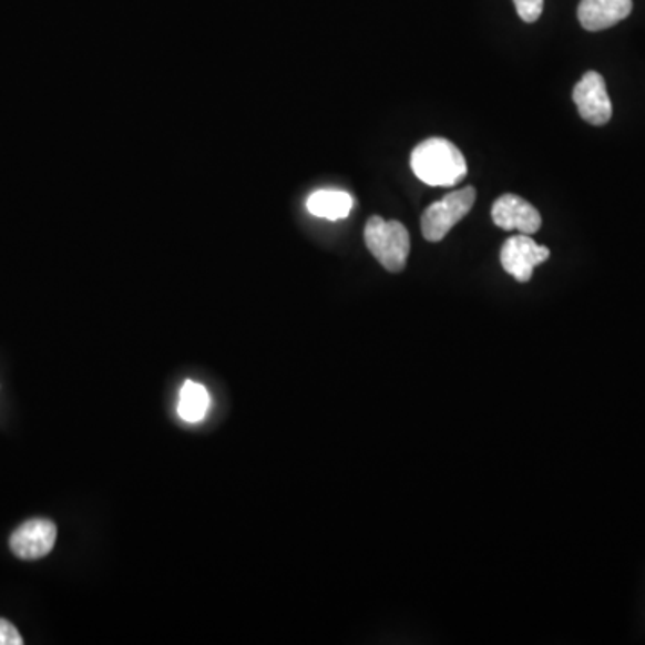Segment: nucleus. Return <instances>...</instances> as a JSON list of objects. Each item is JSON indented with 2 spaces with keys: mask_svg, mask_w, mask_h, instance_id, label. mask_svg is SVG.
Listing matches in <instances>:
<instances>
[{
  "mask_svg": "<svg viewBox=\"0 0 645 645\" xmlns=\"http://www.w3.org/2000/svg\"><path fill=\"white\" fill-rule=\"evenodd\" d=\"M411 167L417 178L430 187H455L468 173L463 153L447 139H429L418 144L412 151Z\"/></svg>",
  "mask_w": 645,
  "mask_h": 645,
  "instance_id": "1",
  "label": "nucleus"
},
{
  "mask_svg": "<svg viewBox=\"0 0 645 645\" xmlns=\"http://www.w3.org/2000/svg\"><path fill=\"white\" fill-rule=\"evenodd\" d=\"M365 240L371 255L382 264L383 269L391 273L403 272L411 252V237L402 223L373 215L366 223Z\"/></svg>",
  "mask_w": 645,
  "mask_h": 645,
  "instance_id": "2",
  "label": "nucleus"
},
{
  "mask_svg": "<svg viewBox=\"0 0 645 645\" xmlns=\"http://www.w3.org/2000/svg\"><path fill=\"white\" fill-rule=\"evenodd\" d=\"M478 192L473 187L459 188L440 199L421 215V234L429 243H440L450 229L472 211Z\"/></svg>",
  "mask_w": 645,
  "mask_h": 645,
  "instance_id": "3",
  "label": "nucleus"
},
{
  "mask_svg": "<svg viewBox=\"0 0 645 645\" xmlns=\"http://www.w3.org/2000/svg\"><path fill=\"white\" fill-rule=\"evenodd\" d=\"M551 252L545 246H538L531 235H514L502 244L501 263L505 273H510L514 280L525 281L533 278L534 267L545 263Z\"/></svg>",
  "mask_w": 645,
  "mask_h": 645,
  "instance_id": "4",
  "label": "nucleus"
},
{
  "mask_svg": "<svg viewBox=\"0 0 645 645\" xmlns=\"http://www.w3.org/2000/svg\"><path fill=\"white\" fill-rule=\"evenodd\" d=\"M572 98L583 121L594 126L608 124L613 108L603 75L597 72H586L583 80L575 84Z\"/></svg>",
  "mask_w": 645,
  "mask_h": 645,
  "instance_id": "5",
  "label": "nucleus"
},
{
  "mask_svg": "<svg viewBox=\"0 0 645 645\" xmlns=\"http://www.w3.org/2000/svg\"><path fill=\"white\" fill-rule=\"evenodd\" d=\"M58 529L48 519L28 520L10 538V547L14 556L25 562H33L48 556L57 545Z\"/></svg>",
  "mask_w": 645,
  "mask_h": 645,
  "instance_id": "6",
  "label": "nucleus"
},
{
  "mask_svg": "<svg viewBox=\"0 0 645 645\" xmlns=\"http://www.w3.org/2000/svg\"><path fill=\"white\" fill-rule=\"evenodd\" d=\"M491 219L499 228L519 229L520 234H536L542 226V215L531 203L525 202L516 194H504L493 203Z\"/></svg>",
  "mask_w": 645,
  "mask_h": 645,
  "instance_id": "7",
  "label": "nucleus"
},
{
  "mask_svg": "<svg viewBox=\"0 0 645 645\" xmlns=\"http://www.w3.org/2000/svg\"><path fill=\"white\" fill-rule=\"evenodd\" d=\"M632 0H581L577 17L586 31H603L632 13Z\"/></svg>",
  "mask_w": 645,
  "mask_h": 645,
  "instance_id": "8",
  "label": "nucleus"
},
{
  "mask_svg": "<svg viewBox=\"0 0 645 645\" xmlns=\"http://www.w3.org/2000/svg\"><path fill=\"white\" fill-rule=\"evenodd\" d=\"M354 208V197L345 191H316L307 199V211L321 219H345Z\"/></svg>",
  "mask_w": 645,
  "mask_h": 645,
  "instance_id": "9",
  "label": "nucleus"
},
{
  "mask_svg": "<svg viewBox=\"0 0 645 645\" xmlns=\"http://www.w3.org/2000/svg\"><path fill=\"white\" fill-rule=\"evenodd\" d=\"M208 403H211V398H208V393H206V389L203 388L202 383L188 380L182 388V395H180V417L188 421V423H196V421L203 420V417H205Z\"/></svg>",
  "mask_w": 645,
  "mask_h": 645,
  "instance_id": "10",
  "label": "nucleus"
},
{
  "mask_svg": "<svg viewBox=\"0 0 645 645\" xmlns=\"http://www.w3.org/2000/svg\"><path fill=\"white\" fill-rule=\"evenodd\" d=\"M514 8L519 11L520 19L533 24L540 19L543 11V0H513Z\"/></svg>",
  "mask_w": 645,
  "mask_h": 645,
  "instance_id": "11",
  "label": "nucleus"
},
{
  "mask_svg": "<svg viewBox=\"0 0 645 645\" xmlns=\"http://www.w3.org/2000/svg\"><path fill=\"white\" fill-rule=\"evenodd\" d=\"M24 638L20 636L19 629L6 618H0V645H22Z\"/></svg>",
  "mask_w": 645,
  "mask_h": 645,
  "instance_id": "12",
  "label": "nucleus"
}]
</instances>
